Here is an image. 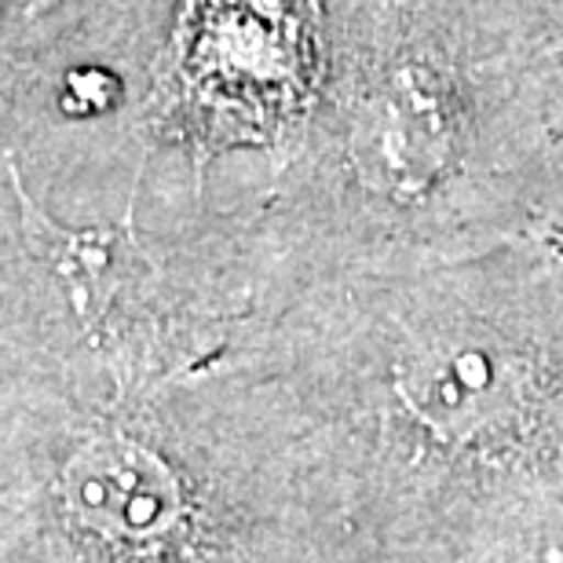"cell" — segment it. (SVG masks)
<instances>
[{
	"label": "cell",
	"mask_w": 563,
	"mask_h": 563,
	"mask_svg": "<svg viewBox=\"0 0 563 563\" xmlns=\"http://www.w3.org/2000/svg\"><path fill=\"white\" fill-rule=\"evenodd\" d=\"M245 374L355 563H563V228L292 292Z\"/></svg>",
	"instance_id": "6da1fadb"
},
{
	"label": "cell",
	"mask_w": 563,
	"mask_h": 563,
	"mask_svg": "<svg viewBox=\"0 0 563 563\" xmlns=\"http://www.w3.org/2000/svg\"><path fill=\"white\" fill-rule=\"evenodd\" d=\"M534 8H538V41H542L545 85L563 136V0H534Z\"/></svg>",
	"instance_id": "277c9868"
},
{
	"label": "cell",
	"mask_w": 563,
	"mask_h": 563,
	"mask_svg": "<svg viewBox=\"0 0 563 563\" xmlns=\"http://www.w3.org/2000/svg\"><path fill=\"white\" fill-rule=\"evenodd\" d=\"M563 228L534 0H347L319 114L256 217L282 297Z\"/></svg>",
	"instance_id": "7a4b0ae2"
},
{
	"label": "cell",
	"mask_w": 563,
	"mask_h": 563,
	"mask_svg": "<svg viewBox=\"0 0 563 563\" xmlns=\"http://www.w3.org/2000/svg\"><path fill=\"white\" fill-rule=\"evenodd\" d=\"M322 0H179L143 129L201 173L228 151L300 146L330 81Z\"/></svg>",
	"instance_id": "3957f363"
}]
</instances>
